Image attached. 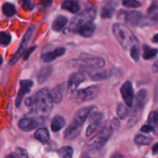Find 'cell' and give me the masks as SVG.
<instances>
[{
	"instance_id": "39",
	"label": "cell",
	"mask_w": 158,
	"mask_h": 158,
	"mask_svg": "<svg viewBox=\"0 0 158 158\" xmlns=\"http://www.w3.org/2000/svg\"><path fill=\"white\" fill-rule=\"evenodd\" d=\"M154 128L153 127L150 126V125H144L141 127V131L144 133H150V132H152L154 131Z\"/></svg>"
},
{
	"instance_id": "26",
	"label": "cell",
	"mask_w": 158,
	"mask_h": 158,
	"mask_svg": "<svg viewBox=\"0 0 158 158\" xmlns=\"http://www.w3.org/2000/svg\"><path fill=\"white\" fill-rule=\"evenodd\" d=\"M50 94L52 99V101L56 103L61 102L62 99H63V90H62L61 86H60L54 88L52 90V92H50Z\"/></svg>"
},
{
	"instance_id": "10",
	"label": "cell",
	"mask_w": 158,
	"mask_h": 158,
	"mask_svg": "<svg viewBox=\"0 0 158 158\" xmlns=\"http://www.w3.org/2000/svg\"><path fill=\"white\" fill-rule=\"evenodd\" d=\"M86 79L83 73H74L70 76L67 83V92L69 94L75 92L78 86L83 83Z\"/></svg>"
},
{
	"instance_id": "45",
	"label": "cell",
	"mask_w": 158,
	"mask_h": 158,
	"mask_svg": "<svg viewBox=\"0 0 158 158\" xmlns=\"http://www.w3.org/2000/svg\"><path fill=\"white\" fill-rule=\"evenodd\" d=\"M157 38H158V35L157 34H156V35L154 36V38H153V41H154V43H157L158 42Z\"/></svg>"
},
{
	"instance_id": "41",
	"label": "cell",
	"mask_w": 158,
	"mask_h": 158,
	"mask_svg": "<svg viewBox=\"0 0 158 158\" xmlns=\"http://www.w3.org/2000/svg\"><path fill=\"white\" fill-rule=\"evenodd\" d=\"M26 104L27 106H32V105H33V99L31 98V97L28 98L26 100Z\"/></svg>"
},
{
	"instance_id": "47",
	"label": "cell",
	"mask_w": 158,
	"mask_h": 158,
	"mask_svg": "<svg viewBox=\"0 0 158 158\" xmlns=\"http://www.w3.org/2000/svg\"><path fill=\"white\" fill-rule=\"evenodd\" d=\"M84 158H90V157H84Z\"/></svg>"
},
{
	"instance_id": "21",
	"label": "cell",
	"mask_w": 158,
	"mask_h": 158,
	"mask_svg": "<svg viewBox=\"0 0 158 158\" xmlns=\"http://www.w3.org/2000/svg\"><path fill=\"white\" fill-rule=\"evenodd\" d=\"M68 19L66 16L63 15H59L52 23V29L56 32H60L67 24Z\"/></svg>"
},
{
	"instance_id": "37",
	"label": "cell",
	"mask_w": 158,
	"mask_h": 158,
	"mask_svg": "<svg viewBox=\"0 0 158 158\" xmlns=\"http://www.w3.org/2000/svg\"><path fill=\"white\" fill-rule=\"evenodd\" d=\"M119 125H120V122H119V120H117V119L114 118L113 119V120L111 121L110 127L111 129L113 130V131H114V130H117V128L119 127Z\"/></svg>"
},
{
	"instance_id": "19",
	"label": "cell",
	"mask_w": 158,
	"mask_h": 158,
	"mask_svg": "<svg viewBox=\"0 0 158 158\" xmlns=\"http://www.w3.org/2000/svg\"><path fill=\"white\" fill-rule=\"evenodd\" d=\"M147 98V90L146 89H140L137 94L136 97V112L142 110L144 106L145 101Z\"/></svg>"
},
{
	"instance_id": "18",
	"label": "cell",
	"mask_w": 158,
	"mask_h": 158,
	"mask_svg": "<svg viewBox=\"0 0 158 158\" xmlns=\"http://www.w3.org/2000/svg\"><path fill=\"white\" fill-rule=\"evenodd\" d=\"M96 26L95 25L93 24L92 23H89V24H86L85 26H82L81 28L78 29L77 32H78L80 35H81L83 37H91L94 35V32H95Z\"/></svg>"
},
{
	"instance_id": "3",
	"label": "cell",
	"mask_w": 158,
	"mask_h": 158,
	"mask_svg": "<svg viewBox=\"0 0 158 158\" xmlns=\"http://www.w3.org/2000/svg\"><path fill=\"white\" fill-rule=\"evenodd\" d=\"M96 14H97V11L94 8H88L85 9L84 11L78 14L77 16L74 17L69 26V30L72 32H77L78 29L82 26L91 23L93 20L95 19Z\"/></svg>"
},
{
	"instance_id": "14",
	"label": "cell",
	"mask_w": 158,
	"mask_h": 158,
	"mask_svg": "<svg viewBox=\"0 0 158 158\" xmlns=\"http://www.w3.org/2000/svg\"><path fill=\"white\" fill-rule=\"evenodd\" d=\"M65 52H66V49L64 47L56 48L54 51L43 53L41 56V60L44 63H50V62L53 61L58 57L62 56L65 53Z\"/></svg>"
},
{
	"instance_id": "9",
	"label": "cell",
	"mask_w": 158,
	"mask_h": 158,
	"mask_svg": "<svg viewBox=\"0 0 158 158\" xmlns=\"http://www.w3.org/2000/svg\"><path fill=\"white\" fill-rule=\"evenodd\" d=\"M120 94H121L127 106L131 107L134 103V89H133V85L131 82L127 81L122 85L121 88H120Z\"/></svg>"
},
{
	"instance_id": "35",
	"label": "cell",
	"mask_w": 158,
	"mask_h": 158,
	"mask_svg": "<svg viewBox=\"0 0 158 158\" xmlns=\"http://www.w3.org/2000/svg\"><path fill=\"white\" fill-rule=\"evenodd\" d=\"M157 113L156 111L154 112H151L150 114L149 117H148V123L150 126L153 127L154 128V127L157 126Z\"/></svg>"
},
{
	"instance_id": "28",
	"label": "cell",
	"mask_w": 158,
	"mask_h": 158,
	"mask_svg": "<svg viewBox=\"0 0 158 158\" xmlns=\"http://www.w3.org/2000/svg\"><path fill=\"white\" fill-rule=\"evenodd\" d=\"M2 12L6 16H12L15 13V8L13 4L5 3L2 6Z\"/></svg>"
},
{
	"instance_id": "17",
	"label": "cell",
	"mask_w": 158,
	"mask_h": 158,
	"mask_svg": "<svg viewBox=\"0 0 158 158\" xmlns=\"http://www.w3.org/2000/svg\"><path fill=\"white\" fill-rule=\"evenodd\" d=\"M62 8L73 13H76L80 11V6L77 0H65L62 3Z\"/></svg>"
},
{
	"instance_id": "27",
	"label": "cell",
	"mask_w": 158,
	"mask_h": 158,
	"mask_svg": "<svg viewBox=\"0 0 158 158\" xmlns=\"http://www.w3.org/2000/svg\"><path fill=\"white\" fill-rule=\"evenodd\" d=\"M134 141L138 145H148L152 141V138L143 134H138L134 138Z\"/></svg>"
},
{
	"instance_id": "5",
	"label": "cell",
	"mask_w": 158,
	"mask_h": 158,
	"mask_svg": "<svg viewBox=\"0 0 158 158\" xmlns=\"http://www.w3.org/2000/svg\"><path fill=\"white\" fill-rule=\"evenodd\" d=\"M69 63L76 66L89 69H100L105 66V60L100 57H83L80 60H70Z\"/></svg>"
},
{
	"instance_id": "4",
	"label": "cell",
	"mask_w": 158,
	"mask_h": 158,
	"mask_svg": "<svg viewBox=\"0 0 158 158\" xmlns=\"http://www.w3.org/2000/svg\"><path fill=\"white\" fill-rule=\"evenodd\" d=\"M113 134V130L110 127H105L97 135L93 137L89 142L88 146L89 148L94 150H100L104 146Z\"/></svg>"
},
{
	"instance_id": "15",
	"label": "cell",
	"mask_w": 158,
	"mask_h": 158,
	"mask_svg": "<svg viewBox=\"0 0 158 158\" xmlns=\"http://www.w3.org/2000/svg\"><path fill=\"white\" fill-rule=\"evenodd\" d=\"M37 126L38 122L33 118H24L19 122V127L26 132L33 131L37 127Z\"/></svg>"
},
{
	"instance_id": "6",
	"label": "cell",
	"mask_w": 158,
	"mask_h": 158,
	"mask_svg": "<svg viewBox=\"0 0 158 158\" xmlns=\"http://www.w3.org/2000/svg\"><path fill=\"white\" fill-rule=\"evenodd\" d=\"M100 91V86L99 85H93L89 87L79 90L76 95V99L79 102L89 101L96 98L98 96Z\"/></svg>"
},
{
	"instance_id": "12",
	"label": "cell",
	"mask_w": 158,
	"mask_h": 158,
	"mask_svg": "<svg viewBox=\"0 0 158 158\" xmlns=\"http://www.w3.org/2000/svg\"><path fill=\"white\" fill-rule=\"evenodd\" d=\"M33 86V82L30 80H23L20 81V89L19 90L18 96H17L15 104L16 106H19L23 102V97L25 95L29 94L31 90V88Z\"/></svg>"
},
{
	"instance_id": "30",
	"label": "cell",
	"mask_w": 158,
	"mask_h": 158,
	"mask_svg": "<svg viewBox=\"0 0 158 158\" xmlns=\"http://www.w3.org/2000/svg\"><path fill=\"white\" fill-rule=\"evenodd\" d=\"M114 12V9L110 5H106L102 9L101 15L103 18H110Z\"/></svg>"
},
{
	"instance_id": "13",
	"label": "cell",
	"mask_w": 158,
	"mask_h": 158,
	"mask_svg": "<svg viewBox=\"0 0 158 158\" xmlns=\"http://www.w3.org/2000/svg\"><path fill=\"white\" fill-rule=\"evenodd\" d=\"M82 127H83V124L75 121L74 120H73L72 123L69 125V127L66 128V131H65V139L68 140L75 139L80 134L82 130Z\"/></svg>"
},
{
	"instance_id": "16",
	"label": "cell",
	"mask_w": 158,
	"mask_h": 158,
	"mask_svg": "<svg viewBox=\"0 0 158 158\" xmlns=\"http://www.w3.org/2000/svg\"><path fill=\"white\" fill-rule=\"evenodd\" d=\"M93 109L94 107H85L83 108V109L80 110L76 114L75 117H74L73 120L75 121L78 122V123H81V124L83 125V123L86 120V119L88 118L89 115H90L91 113L93 112Z\"/></svg>"
},
{
	"instance_id": "44",
	"label": "cell",
	"mask_w": 158,
	"mask_h": 158,
	"mask_svg": "<svg viewBox=\"0 0 158 158\" xmlns=\"http://www.w3.org/2000/svg\"><path fill=\"white\" fill-rule=\"evenodd\" d=\"M5 158H19L16 156V154H9V155L6 156Z\"/></svg>"
},
{
	"instance_id": "31",
	"label": "cell",
	"mask_w": 158,
	"mask_h": 158,
	"mask_svg": "<svg viewBox=\"0 0 158 158\" xmlns=\"http://www.w3.org/2000/svg\"><path fill=\"white\" fill-rule=\"evenodd\" d=\"M110 77V72L108 70H103L100 71V72L97 73L93 77V80H106V79L109 78Z\"/></svg>"
},
{
	"instance_id": "42",
	"label": "cell",
	"mask_w": 158,
	"mask_h": 158,
	"mask_svg": "<svg viewBox=\"0 0 158 158\" xmlns=\"http://www.w3.org/2000/svg\"><path fill=\"white\" fill-rule=\"evenodd\" d=\"M157 146H158V143H156L154 145V147H153V148H152L153 153H154V155H156V154H157V152H158V148H157Z\"/></svg>"
},
{
	"instance_id": "34",
	"label": "cell",
	"mask_w": 158,
	"mask_h": 158,
	"mask_svg": "<svg viewBox=\"0 0 158 158\" xmlns=\"http://www.w3.org/2000/svg\"><path fill=\"white\" fill-rule=\"evenodd\" d=\"M122 4L124 7L127 8H137L140 6V2L137 0H123Z\"/></svg>"
},
{
	"instance_id": "1",
	"label": "cell",
	"mask_w": 158,
	"mask_h": 158,
	"mask_svg": "<svg viewBox=\"0 0 158 158\" xmlns=\"http://www.w3.org/2000/svg\"><path fill=\"white\" fill-rule=\"evenodd\" d=\"M113 32L123 49H130L134 45H138V41L134 34L125 25L115 23L113 26Z\"/></svg>"
},
{
	"instance_id": "22",
	"label": "cell",
	"mask_w": 158,
	"mask_h": 158,
	"mask_svg": "<svg viewBox=\"0 0 158 158\" xmlns=\"http://www.w3.org/2000/svg\"><path fill=\"white\" fill-rule=\"evenodd\" d=\"M35 138L42 143H46L49 140V133L46 128H41L35 131Z\"/></svg>"
},
{
	"instance_id": "33",
	"label": "cell",
	"mask_w": 158,
	"mask_h": 158,
	"mask_svg": "<svg viewBox=\"0 0 158 158\" xmlns=\"http://www.w3.org/2000/svg\"><path fill=\"white\" fill-rule=\"evenodd\" d=\"M11 41V35L4 32H0V45L6 46L9 44Z\"/></svg>"
},
{
	"instance_id": "46",
	"label": "cell",
	"mask_w": 158,
	"mask_h": 158,
	"mask_svg": "<svg viewBox=\"0 0 158 158\" xmlns=\"http://www.w3.org/2000/svg\"><path fill=\"white\" fill-rule=\"evenodd\" d=\"M2 63V57L1 56H0V64H1Z\"/></svg>"
},
{
	"instance_id": "32",
	"label": "cell",
	"mask_w": 158,
	"mask_h": 158,
	"mask_svg": "<svg viewBox=\"0 0 158 158\" xmlns=\"http://www.w3.org/2000/svg\"><path fill=\"white\" fill-rule=\"evenodd\" d=\"M130 52H131V58L136 62L139 61L140 60V49H139L138 45H134L130 49Z\"/></svg>"
},
{
	"instance_id": "43",
	"label": "cell",
	"mask_w": 158,
	"mask_h": 158,
	"mask_svg": "<svg viewBox=\"0 0 158 158\" xmlns=\"http://www.w3.org/2000/svg\"><path fill=\"white\" fill-rule=\"evenodd\" d=\"M51 2H52V0H43V3L45 6H49L51 4Z\"/></svg>"
},
{
	"instance_id": "2",
	"label": "cell",
	"mask_w": 158,
	"mask_h": 158,
	"mask_svg": "<svg viewBox=\"0 0 158 158\" xmlns=\"http://www.w3.org/2000/svg\"><path fill=\"white\" fill-rule=\"evenodd\" d=\"M53 105L52 97L49 90L46 88L40 89L33 100L32 106L40 116H46L50 113Z\"/></svg>"
},
{
	"instance_id": "20",
	"label": "cell",
	"mask_w": 158,
	"mask_h": 158,
	"mask_svg": "<svg viewBox=\"0 0 158 158\" xmlns=\"http://www.w3.org/2000/svg\"><path fill=\"white\" fill-rule=\"evenodd\" d=\"M65 119L61 116H56L52 120V123H51V129L54 132H58L60 130L63 129L65 126Z\"/></svg>"
},
{
	"instance_id": "11",
	"label": "cell",
	"mask_w": 158,
	"mask_h": 158,
	"mask_svg": "<svg viewBox=\"0 0 158 158\" xmlns=\"http://www.w3.org/2000/svg\"><path fill=\"white\" fill-rule=\"evenodd\" d=\"M32 34H33V29H32V28H30V29H28V31L26 32V33L25 34L24 37H23V41H22L21 46H20L19 49V50L17 51V52L15 53V55L14 56L13 58H12V60H10V62H9V63H10V64H12V65L15 64V63H16L19 60V58L21 57V56L23 55V52L26 50V46H27V44L29 43V41L31 40V38H32Z\"/></svg>"
},
{
	"instance_id": "24",
	"label": "cell",
	"mask_w": 158,
	"mask_h": 158,
	"mask_svg": "<svg viewBox=\"0 0 158 158\" xmlns=\"http://www.w3.org/2000/svg\"><path fill=\"white\" fill-rule=\"evenodd\" d=\"M58 155L60 158H72L73 154V150L71 147H63L58 151Z\"/></svg>"
},
{
	"instance_id": "25",
	"label": "cell",
	"mask_w": 158,
	"mask_h": 158,
	"mask_svg": "<svg viewBox=\"0 0 158 158\" xmlns=\"http://www.w3.org/2000/svg\"><path fill=\"white\" fill-rule=\"evenodd\" d=\"M51 73H52V69L50 67H45L42 69L38 76L39 83H43L46 82L51 75Z\"/></svg>"
},
{
	"instance_id": "38",
	"label": "cell",
	"mask_w": 158,
	"mask_h": 158,
	"mask_svg": "<svg viewBox=\"0 0 158 158\" xmlns=\"http://www.w3.org/2000/svg\"><path fill=\"white\" fill-rule=\"evenodd\" d=\"M23 1V6L25 9H31L32 8V5L30 0H22Z\"/></svg>"
},
{
	"instance_id": "40",
	"label": "cell",
	"mask_w": 158,
	"mask_h": 158,
	"mask_svg": "<svg viewBox=\"0 0 158 158\" xmlns=\"http://www.w3.org/2000/svg\"><path fill=\"white\" fill-rule=\"evenodd\" d=\"M35 46H33V47H32V48H30V49H29V50H28V51H26V54H25V57H24L25 60H27V59L29 57V56H30L31 52H33V51L35 50Z\"/></svg>"
},
{
	"instance_id": "36",
	"label": "cell",
	"mask_w": 158,
	"mask_h": 158,
	"mask_svg": "<svg viewBox=\"0 0 158 158\" xmlns=\"http://www.w3.org/2000/svg\"><path fill=\"white\" fill-rule=\"evenodd\" d=\"M15 153H16V156L19 158H29V156H28L27 151L25 149L22 148H18L15 151Z\"/></svg>"
},
{
	"instance_id": "29",
	"label": "cell",
	"mask_w": 158,
	"mask_h": 158,
	"mask_svg": "<svg viewBox=\"0 0 158 158\" xmlns=\"http://www.w3.org/2000/svg\"><path fill=\"white\" fill-rule=\"evenodd\" d=\"M117 114L120 120H125L128 116V110L123 104H119L117 109Z\"/></svg>"
},
{
	"instance_id": "8",
	"label": "cell",
	"mask_w": 158,
	"mask_h": 158,
	"mask_svg": "<svg viewBox=\"0 0 158 158\" xmlns=\"http://www.w3.org/2000/svg\"><path fill=\"white\" fill-rule=\"evenodd\" d=\"M118 16L123 19L126 23H129L132 26H137L143 19L142 14L137 11H130V12L120 11Z\"/></svg>"
},
{
	"instance_id": "23",
	"label": "cell",
	"mask_w": 158,
	"mask_h": 158,
	"mask_svg": "<svg viewBox=\"0 0 158 158\" xmlns=\"http://www.w3.org/2000/svg\"><path fill=\"white\" fill-rule=\"evenodd\" d=\"M143 57L144 60H151V59L156 57L157 53V49H154V48L150 47L149 46H147L144 45L143 47Z\"/></svg>"
},
{
	"instance_id": "7",
	"label": "cell",
	"mask_w": 158,
	"mask_h": 158,
	"mask_svg": "<svg viewBox=\"0 0 158 158\" xmlns=\"http://www.w3.org/2000/svg\"><path fill=\"white\" fill-rule=\"evenodd\" d=\"M103 120V114L98 112H94L91 114L89 119V125L86 130V136L90 137L101 127Z\"/></svg>"
}]
</instances>
